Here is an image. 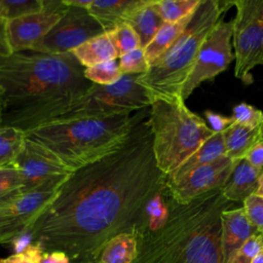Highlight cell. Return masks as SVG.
I'll list each match as a JSON object with an SVG mask.
<instances>
[{
	"label": "cell",
	"mask_w": 263,
	"mask_h": 263,
	"mask_svg": "<svg viewBox=\"0 0 263 263\" xmlns=\"http://www.w3.org/2000/svg\"><path fill=\"white\" fill-rule=\"evenodd\" d=\"M166 180L155 160L148 107L136 112L119 147L69 175L27 231L44 252L96 263L115 235L144 234L147 204L166 189Z\"/></svg>",
	"instance_id": "obj_1"
},
{
	"label": "cell",
	"mask_w": 263,
	"mask_h": 263,
	"mask_svg": "<svg viewBox=\"0 0 263 263\" xmlns=\"http://www.w3.org/2000/svg\"><path fill=\"white\" fill-rule=\"evenodd\" d=\"M72 52L35 50L0 58L1 125L26 134L61 117L93 84Z\"/></svg>",
	"instance_id": "obj_2"
},
{
	"label": "cell",
	"mask_w": 263,
	"mask_h": 263,
	"mask_svg": "<svg viewBox=\"0 0 263 263\" xmlns=\"http://www.w3.org/2000/svg\"><path fill=\"white\" fill-rule=\"evenodd\" d=\"M167 203L165 224L138 239L135 263H225L221 215L233 202L224 197L221 189L186 203L176 202L167 195Z\"/></svg>",
	"instance_id": "obj_3"
},
{
	"label": "cell",
	"mask_w": 263,
	"mask_h": 263,
	"mask_svg": "<svg viewBox=\"0 0 263 263\" xmlns=\"http://www.w3.org/2000/svg\"><path fill=\"white\" fill-rule=\"evenodd\" d=\"M134 115L57 119L26 134L54 153L72 171L93 162L119 147L128 136Z\"/></svg>",
	"instance_id": "obj_4"
},
{
	"label": "cell",
	"mask_w": 263,
	"mask_h": 263,
	"mask_svg": "<svg viewBox=\"0 0 263 263\" xmlns=\"http://www.w3.org/2000/svg\"><path fill=\"white\" fill-rule=\"evenodd\" d=\"M230 5L232 1L201 0L180 37L150 64L147 73L139 76L138 82L145 88L151 102L158 98H182L183 85L202 43Z\"/></svg>",
	"instance_id": "obj_5"
},
{
	"label": "cell",
	"mask_w": 263,
	"mask_h": 263,
	"mask_svg": "<svg viewBox=\"0 0 263 263\" xmlns=\"http://www.w3.org/2000/svg\"><path fill=\"white\" fill-rule=\"evenodd\" d=\"M153 152L166 176L177 170L215 133L180 98H158L149 107Z\"/></svg>",
	"instance_id": "obj_6"
},
{
	"label": "cell",
	"mask_w": 263,
	"mask_h": 263,
	"mask_svg": "<svg viewBox=\"0 0 263 263\" xmlns=\"http://www.w3.org/2000/svg\"><path fill=\"white\" fill-rule=\"evenodd\" d=\"M139 76L124 74L116 83L110 85L93 83L87 92L58 119L132 113L150 107L151 100L138 82Z\"/></svg>",
	"instance_id": "obj_7"
},
{
	"label": "cell",
	"mask_w": 263,
	"mask_h": 263,
	"mask_svg": "<svg viewBox=\"0 0 263 263\" xmlns=\"http://www.w3.org/2000/svg\"><path fill=\"white\" fill-rule=\"evenodd\" d=\"M236 14L232 20L234 75L251 83V70L263 65V0H235Z\"/></svg>",
	"instance_id": "obj_8"
},
{
	"label": "cell",
	"mask_w": 263,
	"mask_h": 263,
	"mask_svg": "<svg viewBox=\"0 0 263 263\" xmlns=\"http://www.w3.org/2000/svg\"><path fill=\"white\" fill-rule=\"evenodd\" d=\"M232 25V21L220 20L202 43L196 62L181 91L184 101L201 82L215 78L235 59L231 44Z\"/></svg>",
	"instance_id": "obj_9"
},
{
	"label": "cell",
	"mask_w": 263,
	"mask_h": 263,
	"mask_svg": "<svg viewBox=\"0 0 263 263\" xmlns=\"http://www.w3.org/2000/svg\"><path fill=\"white\" fill-rule=\"evenodd\" d=\"M64 181H53L35 190L22 193L0 205V243L11 242L13 238L26 232L53 199Z\"/></svg>",
	"instance_id": "obj_10"
},
{
	"label": "cell",
	"mask_w": 263,
	"mask_h": 263,
	"mask_svg": "<svg viewBox=\"0 0 263 263\" xmlns=\"http://www.w3.org/2000/svg\"><path fill=\"white\" fill-rule=\"evenodd\" d=\"M105 32L88 9L67 6L60 21L34 50L47 53L72 52L82 43Z\"/></svg>",
	"instance_id": "obj_11"
},
{
	"label": "cell",
	"mask_w": 263,
	"mask_h": 263,
	"mask_svg": "<svg viewBox=\"0 0 263 263\" xmlns=\"http://www.w3.org/2000/svg\"><path fill=\"white\" fill-rule=\"evenodd\" d=\"M14 164L22 176L23 193L53 181L66 180L73 172L54 153L27 136Z\"/></svg>",
	"instance_id": "obj_12"
},
{
	"label": "cell",
	"mask_w": 263,
	"mask_h": 263,
	"mask_svg": "<svg viewBox=\"0 0 263 263\" xmlns=\"http://www.w3.org/2000/svg\"><path fill=\"white\" fill-rule=\"evenodd\" d=\"M63 0H44L42 11L6 22V36L11 52L34 50L64 14Z\"/></svg>",
	"instance_id": "obj_13"
},
{
	"label": "cell",
	"mask_w": 263,
	"mask_h": 263,
	"mask_svg": "<svg viewBox=\"0 0 263 263\" xmlns=\"http://www.w3.org/2000/svg\"><path fill=\"white\" fill-rule=\"evenodd\" d=\"M235 162L227 156H222L195 168L177 181L167 182L166 180V193L176 202H189L206 192L221 188L231 174Z\"/></svg>",
	"instance_id": "obj_14"
},
{
	"label": "cell",
	"mask_w": 263,
	"mask_h": 263,
	"mask_svg": "<svg viewBox=\"0 0 263 263\" xmlns=\"http://www.w3.org/2000/svg\"><path fill=\"white\" fill-rule=\"evenodd\" d=\"M259 234L243 208L225 210L221 215V242L225 263L253 235Z\"/></svg>",
	"instance_id": "obj_15"
},
{
	"label": "cell",
	"mask_w": 263,
	"mask_h": 263,
	"mask_svg": "<svg viewBox=\"0 0 263 263\" xmlns=\"http://www.w3.org/2000/svg\"><path fill=\"white\" fill-rule=\"evenodd\" d=\"M262 171L254 167L245 158L237 160L225 184L220 188L224 197L233 203L243 202L256 193Z\"/></svg>",
	"instance_id": "obj_16"
},
{
	"label": "cell",
	"mask_w": 263,
	"mask_h": 263,
	"mask_svg": "<svg viewBox=\"0 0 263 263\" xmlns=\"http://www.w3.org/2000/svg\"><path fill=\"white\" fill-rule=\"evenodd\" d=\"M125 22L136 31L143 49L164 24L153 5V0H140L139 4L126 16Z\"/></svg>",
	"instance_id": "obj_17"
},
{
	"label": "cell",
	"mask_w": 263,
	"mask_h": 263,
	"mask_svg": "<svg viewBox=\"0 0 263 263\" xmlns=\"http://www.w3.org/2000/svg\"><path fill=\"white\" fill-rule=\"evenodd\" d=\"M222 156H225L223 133H215L177 170L167 176V182L177 181L195 168L209 164Z\"/></svg>",
	"instance_id": "obj_18"
},
{
	"label": "cell",
	"mask_w": 263,
	"mask_h": 263,
	"mask_svg": "<svg viewBox=\"0 0 263 263\" xmlns=\"http://www.w3.org/2000/svg\"><path fill=\"white\" fill-rule=\"evenodd\" d=\"M72 53L84 68L108 61H115L119 58V53L108 32L87 40L75 48Z\"/></svg>",
	"instance_id": "obj_19"
},
{
	"label": "cell",
	"mask_w": 263,
	"mask_h": 263,
	"mask_svg": "<svg viewBox=\"0 0 263 263\" xmlns=\"http://www.w3.org/2000/svg\"><path fill=\"white\" fill-rule=\"evenodd\" d=\"M225 156L237 161L245 158L248 151L261 139L260 126L249 127L238 123L231 124L223 132Z\"/></svg>",
	"instance_id": "obj_20"
},
{
	"label": "cell",
	"mask_w": 263,
	"mask_h": 263,
	"mask_svg": "<svg viewBox=\"0 0 263 263\" xmlns=\"http://www.w3.org/2000/svg\"><path fill=\"white\" fill-rule=\"evenodd\" d=\"M139 254L135 233H120L109 239L100 251L96 263H135Z\"/></svg>",
	"instance_id": "obj_21"
},
{
	"label": "cell",
	"mask_w": 263,
	"mask_h": 263,
	"mask_svg": "<svg viewBox=\"0 0 263 263\" xmlns=\"http://www.w3.org/2000/svg\"><path fill=\"white\" fill-rule=\"evenodd\" d=\"M139 2L140 0H92L88 11L102 25L104 30L109 32L119 23L125 22L126 16Z\"/></svg>",
	"instance_id": "obj_22"
},
{
	"label": "cell",
	"mask_w": 263,
	"mask_h": 263,
	"mask_svg": "<svg viewBox=\"0 0 263 263\" xmlns=\"http://www.w3.org/2000/svg\"><path fill=\"white\" fill-rule=\"evenodd\" d=\"M192 14L175 23H164L161 26L150 43L144 48L149 64L156 61L174 44L189 24Z\"/></svg>",
	"instance_id": "obj_23"
},
{
	"label": "cell",
	"mask_w": 263,
	"mask_h": 263,
	"mask_svg": "<svg viewBox=\"0 0 263 263\" xmlns=\"http://www.w3.org/2000/svg\"><path fill=\"white\" fill-rule=\"evenodd\" d=\"M26 133L11 126L0 125V166L14 163L23 149Z\"/></svg>",
	"instance_id": "obj_24"
},
{
	"label": "cell",
	"mask_w": 263,
	"mask_h": 263,
	"mask_svg": "<svg viewBox=\"0 0 263 263\" xmlns=\"http://www.w3.org/2000/svg\"><path fill=\"white\" fill-rule=\"evenodd\" d=\"M201 0H153V5L164 23H175L191 15Z\"/></svg>",
	"instance_id": "obj_25"
},
{
	"label": "cell",
	"mask_w": 263,
	"mask_h": 263,
	"mask_svg": "<svg viewBox=\"0 0 263 263\" xmlns=\"http://www.w3.org/2000/svg\"><path fill=\"white\" fill-rule=\"evenodd\" d=\"M168 213L170 210L165 189L156 193L148 202L146 208V230L142 236L160 229L165 224Z\"/></svg>",
	"instance_id": "obj_26"
},
{
	"label": "cell",
	"mask_w": 263,
	"mask_h": 263,
	"mask_svg": "<svg viewBox=\"0 0 263 263\" xmlns=\"http://www.w3.org/2000/svg\"><path fill=\"white\" fill-rule=\"evenodd\" d=\"M23 193V180L14 163L0 166V205Z\"/></svg>",
	"instance_id": "obj_27"
},
{
	"label": "cell",
	"mask_w": 263,
	"mask_h": 263,
	"mask_svg": "<svg viewBox=\"0 0 263 263\" xmlns=\"http://www.w3.org/2000/svg\"><path fill=\"white\" fill-rule=\"evenodd\" d=\"M44 0H0V18L7 22L42 11Z\"/></svg>",
	"instance_id": "obj_28"
},
{
	"label": "cell",
	"mask_w": 263,
	"mask_h": 263,
	"mask_svg": "<svg viewBox=\"0 0 263 263\" xmlns=\"http://www.w3.org/2000/svg\"><path fill=\"white\" fill-rule=\"evenodd\" d=\"M84 76L87 80L99 85H110L116 83L122 76L117 61H108L84 69Z\"/></svg>",
	"instance_id": "obj_29"
},
{
	"label": "cell",
	"mask_w": 263,
	"mask_h": 263,
	"mask_svg": "<svg viewBox=\"0 0 263 263\" xmlns=\"http://www.w3.org/2000/svg\"><path fill=\"white\" fill-rule=\"evenodd\" d=\"M108 33L110 34L114 42V45L119 53V57L121 54H124L126 52H129L134 49L141 47L140 39L136 31L126 22L119 23Z\"/></svg>",
	"instance_id": "obj_30"
},
{
	"label": "cell",
	"mask_w": 263,
	"mask_h": 263,
	"mask_svg": "<svg viewBox=\"0 0 263 263\" xmlns=\"http://www.w3.org/2000/svg\"><path fill=\"white\" fill-rule=\"evenodd\" d=\"M119 67L122 74L143 75L148 72L150 64L142 47L134 49L119 57Z\"/></svg>",
	"instance_id": "obj_31"
},
{
	"label": "cell",
	"mask_w": 263,
	"mask_h": 263,
	"mask_svg": "<svg viewBox=\"0 0 263 263\" xmlns=\"http://www.w3.org/2000/svg\"><path fill=\"white\" fill-rule=\"evenodd\" d=\"M231 117L235 123L249 127H258L263 121V112L250 104L240 103L233 107Z\"/></svg>",
	"instance_id": "obj_32"
},
{
	"label": "cell",
	"mask_w": 263,
	"mask_h": 263,
	"mask_svg": "<svg viewBox=\"0 0 263 263\" xmlns=\"http://www.w3.org/2000/svg\"><path fill=\"white\" fill-rule=\"evenodd\" d=\"M263 250L261 234L250 237L242 247L230 258L228 263H252L253 259Z\"/></svg>",
	"instance_id": "obj_33"
},
{
	"label": "cell",
	"mask_w": 263,
	"mask_h": 263,
	"mask_svg": "<svg viewBox=\"0 0 263 263\" xmlns=\"http://www.w3.org/2000/svg\"><path fill=\"white\" fill-rule=\"evenodd\" d=\"M242 208L250 222L263 234V197L253 194L243 200Z\"/></svg>",
	"instance_id": "obj_34"
},
{
	"label": "cell",
	"mask_w": 263,
	"mask_h": 263,
	"mask_svg": "<svg viewBox=\"0 0 263 263\" xmlns=\"http://www.w3.org/2000/svg\"><path fill=\"white\" fill-rule=\"evenodd\" d=\"M44 250L37 242H32L22 253L1 258L0 263H41Z\"/></svg>",
	"instance_id": "obj_35"
},
{
	"label": "cell",
	"mask_w": 263,
	"mask_h": 263,
	"mask_svg": "<svg viewBox=\"0 0 263 263\" xmlns=\"http://www.w3.org/2000/svg\"><path fill=\"white\" fill-rule=\"evenodd\" d=\"M204 115L214 133H223L231 124L234 123V120L231 116H225L214 111L206 110L204 112Z\"/></svg>",
	"instance_id": "obj_36"
},
{
	"label": "cell",
	"mask_w": 263,
	"mask_h": 263,
	"mask_svg": "<svg viewBox=\"0 0 263 263\" xmlns=\"http://www.w3.org/2000/svg\"><path fill=\"white\" fill-rule=\"evenodd\" d=\"M245 159L254 167L263 170V140H260L248 151Z\"/></svg>",
	"instance_id": "obj_37"
},
{
	"label": "cell",
	"mask_w": 263,
	"mask_h": 263,
	"mask_svg": "<svg viewBox=\"0 0 263 263\" xmlns=\"http://www.w3.org/2000/svg\"><path fill=\"white\" fill-rule=\"evenodd\" d=\"M41 263H72L69 256L61 251L44 252Z\"/></svg>",
	"instance_id": "obj_38"
},
{
	"label": "cell",
	"mask_w": 263,
	"mask_h": 263,
	"mask_svg": "<svg viewBox=\"0 0 263 263\" xmlns=\"http://www.w3.org/2000/svg\"><path fill=\"white\" fill-rule=\"evenodd\" d=\"M11 52L6 36V22L0 20V58L7 57Z\"/></svg>",
	"instance_id": "obj_39"
},
{
	"label": "cell",
	"mask_w": 263,
	"mask_h": 263,
	"mask_svg": "<svg viewBox=\"0 0 263 263\" xmlns=\"http://www.w3.org/2000/svg\"><path fill=\"white\" fill-rule=\"evenodd\" d=\"M92 0H63V3L66 6H73L79 8H86L88 9Z\"/></svg>",
	"instance_id": "obj_40"
},
{
	"label": "cell",
	"mask_w": 263,
	"mask_h": 263,
	"mask_svg": "<svg viewBox=\"0 0 263 263\" xmlns=\"http://www.w3.org/2000/svg\"><path fill=\"white\" fill-rule=\"evenodd\" d=\"M255 194L263 197V171H262V173H261V175H260L259 182H258V188H257Z\"/></svg>",
	"instance_id": "obj_41"
},
{
	"label": "cell",
	"mask_w": 263,
	"mask_h": 263,
	"mask_svg": "<svg viewBox=\"0 0 263 263\" xmlns=\"http://www.w3.org/2000/svg\"><path fill=\"white\" fill-rule=\"evenodd\" d=\"M252 263H263V250L259 252V254L253 259Z\"/></svg>",
	"instance_id": "obj_42"
},
{
	"label": "cell",
	"mask_w": 263,
	"mask_h": 263,
	"mask_svg": "<svg viewBox=\"0 0 263 263\" xmlns=\"http://www.w3.org/2000/svg\"><path fill=\"white\" fill-rule=\"evenodd\" d=\"M260 136H261V139L263 140V121H262V123L260 125Z\"/></svg>",
	"instance_id": "obj_43"
},
{
	"label": "cell",
	"mask_w": 263,
	"mask_h": 263,
	"mask_svg": "<svg viewBox=\"0 0 263 263\" xmlns=\"http://www.w3.org/2000/svg\"><path fill=\"white\" fill-rule=\"evenodd\" d=\"M1 111H2V106H1V101H0V125H1Z\"/></svg>",
	"instance_id": "obj_44"
},
{
	"label": "cell",
	"mask_w": 263,
	"mask_h": 263,
	"mask_svg": "<svg viewBox=\"0 0 263 263\" xmlns=\"http://www.w3.org/2000/svg\"><path fill=\"white\" fill-rule=\"evenodd\" d=\"M261 238H262V243H263V234H261Z\"/></svg>",
	"instance_id": "obj_45"
},
{
	"label": "cell",
	"mask_w": 263,
	"mask_h": 263,
	"mask_svg": "<svg viewBox=\"0 0 263 263\" xmlns=\"http://www.w3.org/2000/svg\"><path fill=\"white\" fill-rule=\"evenodd\" d=\"M0 20H1V18H0Z\"/></svg>",
	"instance_id": "obj_46"
}]
</instances>
